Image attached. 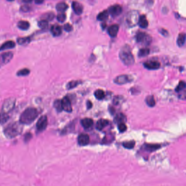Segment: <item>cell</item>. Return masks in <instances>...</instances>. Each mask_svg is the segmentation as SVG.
Returning <instances> with one entry per match:
<instances>
[{
	"mask_svg": "<svg viewBox=\"0 0 186 186\" xmlns=\"http://www.w3.org/2000/svg\"><path fill=\"white\" fill-rule=\"evenodd\" d=\"M38 116V112L34 108H28L22 113L20 117V122L22 124L32 123Z\"/></svg>",
	"mask_w": 186,
	"mask_h": 186,
	"instance_id": "6da1fadb",
	"label": "cell"
},
{
	"mask_svg": "<svg viewBox=\"0 0 186 186\" xmlns=\"http://www.w3.org/2000/svg\"><path fill=\"white\" fill-rule=\"evenodd\" d=\"M21 124V123L13 122L9 124L4 129V133L6 137L8 138H14L20 135L22 132V127Z\"/></svg>",
	"mask_w": 186,
	"mask_h": 186,
	"instance_id": "7a4b0ae2",
	"label": "cell"
},
{
	"mask_svg": "<svg viewBox=\"0 0 186 186\" xmlns=\"http://www.w3.org/2000/svg\"><path fill=\"white\" fill-rule=\"evenodd\" d=\"M119 57L125 65L131 66L134 62V58L128 47H124L119 53Z\"/></svg>",
	"mask_w": 186,
	"mask_h": 186,
	"instance_id": "3957f363",
	"label": "cell"
},
{
	"mask_svg": "<svg viewBox=\"0 0 186 186\" xmlns=\"http://www.w3.org/2000/svg\"><path fill=\"white\" fill-rule=\"evenodd\" d=\"M140 16L136 11H133L128 13L126 17V22L130 27H133L138 24Z\"/></svg>",
	"mask_w": 186,
	"mask_h": 186,
	"instance_id": "277c9868",
	"label": "cell"
},
{
	"mask_svg": "<svg viewBox=\"0 0 186 186\" xmlns=\"http://www.w3.org/2000/svg\"><path fill=\"white\" fill-rule=\"evenodd\" d=\"M137 41L145 45H148L152 41V38L149 34L144 32H139L137 33L136 36Z\"/></svg>",
	"mask_w": 186,
	"mask_h": 186,
	"instance_id": "5b68a950",
	"label": "cell"
},
{
	"mask_svg": "<svg viewBox=\"0 0 186 186\" xmlns=\"http://www.w3.org/2000/svg\"><path fill=\"white\" fill-rule=\"evenodd\" d=\"M15 104V99L14 98H9L6 100L2 106V112H5L7 113L11 112L14 108Z\"/></svg>",
	"mask_w": 186,
	"mask_h": 186,
	"instance_id": "8992f818",
	"label": "cell"
},
{
	"mask_svg": "<svg viewBox=\"0 0 186 186\" xmlns=\"http://www.w3.org/2000/svg\"><path fill=\"white\" fill-rule=\"evenodd\" d=\"M47 126V117L46 116H42L39 118L36 124L37 130L41 132L44 131Z\"/></svg>",
	"mask_w": 186,
	"mask_h": 186,
	"instance_id": "52a82bcc",
	"label": "cell"
},
{
	"mask_svg": "<svg viewBox=\"0 0 186 186\" xmlns=\"http://www.w3.org/2000/svg\"><path fill=\"white\" fill-rule=\"evenodd\" d=\"M108 11L109 12V14H110L113 17H116L121 13L123 11V8L120 5L116 4L110 7Z\"/></svg>",
	"mask_w": 186,
	"mask_h": 186,
	"instance_id": "ba28073f",
	"label": "cell"
},
{
	"mask_svg": "<svg viewBox=\"0 0 186 186\" xmlns=\"http://www.w3.org/2000/svg\"><path fill=\"white\" fill-rule=\"evenodd\" d=\"M145 67L150 70H155L160 68L161 66V64L159 62L155 60H151L145 62L144 63Z\"/></svg>",
	"mask_w": 186,
	"mask_h": 186,
	"instance_id": "9c48e42d",
	"label": "cell"
},
{
	"mask_svg": "<svg viewBox=\"0 0 186 186\" xmlns=\"http://www.w3.org/2000/svg\"><path fill=\"white\" fill-rule=\"evenodd\" d=\"M63 110L68 112H71L72 111L70 100L68 97H64L62 100Z\"/></svg>",
	"mask_w": 186,
	"mask_h": 186,
	"instance_id": "30bf717a",
	"label": "cell"
},
{
	"mask_svg": "<svg viewBox=\"0 0 186 186\" xmlns=\"http://www.w3.org/2000/svg\"><path fill=\"white\" fill-rule=\"evenodd\" d=\"M132 80L130 79V77L127 75H121L116 78L114 79V83L118 85H123L125 84L126 83H129Z\"/></svg>",
	"mask_w": 186,
	"mask_h": 186,
	"instance_id": "8fae6325",
	"label": "cell"
},
{
	"mask_svg": "<svg viewBox=\"0 0 186 186\" xmlns=\"http://www.w3.org/2000/svg\"><path fill=\"white\" fill-rule=\"evenodd\" d=\"M13 55L12 53H6L0 56V65H3L8 63L13 58Z\"/></svg>",
	"mask_w": 186,
	"mask_h": 186,
	"instance_id": "7c38bea8",
	"label": "cell"
},
{
	"mask_svg": "<svg viewBox=\"0 0 186 186\" xmlns=\"http://www.w3.org/2000/svg\"><path fill=\"white\" fill-rule=\"evenodd\" d=\"M89 137L86 134H81L78 137V142L81 146H86L89 143Z\"/></svg>",
	"mask_w": 186,
	"mask_h": 186,
	"instance_id": "4fadbf2b",
	"label": "cell"
},
{
	"mask_svg": "<svg viewBox=\"0 0 186 186\" xmlns=\"http://www.w3.org/2000/svg\"><path fill=\"white\" fill-rule=\"evenodd\" d=\"M72 9H73L74 11L76 14L80 15L82 13L83 10L82 5L81 4H79L78 2H76V1L73 2L72 4Z\"/></svg>",
	"mask_w": 186,
	"mask_h": 186,
	"instance_id": "5bb4252c",
	"label": "cell"
},
{
	"mask_svg": "<svg viewBox=\"0 0 186 186\" xmlns=\"http://www.w3.org/2000/svg\"><path fill=\"white\" fill-rule=\"evenodd\" d=\"M119 31V26L116 24L112 25L108 29V33L112 37H115L116 36Z\"/></svg>",
	"mask_w": 186,
	"mask_h": 186,
	"instance_id": "9a60e30c",
	"label": "cell"
},
{
	"mask_svg": "<svg viewBox=\"0 0 186 186\" xmlns=\"http://www.w3.org/2000/svg\"><path fill=\"white\" fill-rule=\"evenodd\" d=\"M15 44L12 41H6L2 46H0V51L12 49L15 47Z\"/></svg>",
	"mask_w": 186,
	"mask_h": 186,
	"instance_id": "2e32d148",
	"label": "cell"
},
{
	"mask_svg": "<svg viewBox=\"0 0 186 186\" xmlns=\"http://www.w3.org/2000/svg\"><path fill=\"white\" fill-rule=\"evenodd\" d=\"M51 33L54 35V36H60L62 34V28L59 25H53L51 27Z\"/></svg>",
	"mask_w": 186,
	"mask_h": 186,
	"instance_id": "e0dca14e",
	"label": "cell"
},
{
	"mask_svg": "<svg viewBox=\"0 0 186 186\" xmlns=\"http://www.w3.org/2000/svg\"><path fill=\"white\" fill-rule=\"evenodd\" d=\"M81 125L84 128H89L93 124V120L90 118H85L81 120Z\"/></svg>",
	"mask_w": 186,
	"mask_h": 186,
	"instance_id": "ac0fdd59",
	"label": "cell"
},
{
	"mask_svg": "<svg viewBox=\"0 0 186 186\" xmlns=\"http://www.w3.org/2000/svg\"><path fill=\"white\" fill-rule=\"evenodd\" d=\"M138 25L141 27L143 28V29L146 28L148 26V25H149L148 21L147 20L145 15H142L140 16L139 20L138 21Z\"/></svg>",
	"mask_w": 186,
	"mask_h": 186,
	"instance_id": "d6986e66",
	"label": "cell"
},
{
	"mask_svg": "<svg viewBox=\"0 0 186 186\" xmlns=\"http://www.w3.org/2000/svg\"><path fill=\"white\" fill-rule=\"evenodd\" d=\"M144 149L149 152H153L156 151L161 147V145L158 144H145L144 145Z\"/></svg>",
	"mask_w": 186,
	"mask_h": 186,
	"instance_id": "ffe728a7",
	"label": "cell"
},
{
	"mask_svg": "<svg viewBox=\"0 0 186 186\" xmlns=\"http://www.w3.org/2000/svg\"><path fill=\"white\" fill-rule=\"evenodd\" d=\"M109 124V121L105 119H100L99 120L96 124V128L100 131L102 130L103 128L106 127Z\"/></svg>",
	"mask_w": 186,
	"mask_h": 186,
	"instance_id": "44dd1931",
	"label": "cell"
},
{
	"mask_svg": "<svg viewBox=\"0 0 186 186\" xmlns=\"http://www.w3.org/2000/svg\"><path fill=\"white\" fill-rule=\"evenodd\" d=\"M186 34L185 33H180L178 39H177V44L179 46H183L186 42Z\"/></svg>",
	"mask_w": 186,
	"mask_h": 186,
	"instance_id": "7402d4cb",
	"label": "cell"
},
{
	"mask_svg": "<svg viewBox=\"0 0 186 186\" xmlns=\"http://www.w3.org/2000/svg\"><path fill=\"white\" fill-rule=\"evenodd\" d=\"M29 22L26 21H20L17 24V27L21 29L22 30H27L29 27Z\"/></svg>",
	"mask_w": 186,
	"mask_h": 186,
	"instance_id": "603a6c76",
	"label": "cell"
},
{
	"mask_svg": "<svg viewBox=\"0 0 186 186\" xmlns=\"http://www.w3.org/2000/svg\"><path fill=\"white\" fill-rule=\"evenodd\" d=\"M9 119L8 113L2 112H0V124H4L7 122Z\"/></svg>",
	"mask_w": 186,
	"mask_h": 186,
	"instance_id": "cb8c5ba5",
	"label": "cell"
},
{
	"mask_svg": "<svg viewBox=\"0 0 186 186\" xmlns=\"http://www.w3.org/2000/svg\"><path fill=\"white\" fill-rule=\"evenodd\" d=\"M109 15V12L108 11H103V12L100 13L97 17L98 20L103 21L106 20Z\"/></svg>",
	"mask_w": 186,
	"mask_h": 186,
	"instance_id": "d4e9b609",
	"label": "cell"
},
{
	"mask_svg": "<svg viewBox=\"0 0 186 186\" xmlns=\"http://www.w3.org/2000/svg\"><path fill=\"white\" fill-rule=\"evenodd\" d=\"M146 103L150 107H153L156 105V101L153 95H149L146 98Z\"/></svg>",
	"mask_w": 186,
	"mask_h": 186,
	"instance_id": "484cf974",
	"label": "cell"
},
{
	"mask_svg": "<svg viewBox=\"0 0 186 186\" xmlns=\"http://www.w3.org/2000/svg\"><path fill=\"white\" fill-rule=\"evenodd\" d=\"M68 8V4L64 2L59 3L56 6V9L61 12H63L65 11Z\"/></svg>",
	"mask_w": 186,
	"mask_h": 186,
	"instance_id": "4316f807",
	"label": "cell"
},
{
	"mask_svg": "<svg viewBox=\"0 0 186 186\" xmlns=\"http://www.w3.org/2000/svg\"><path fill=\"white\" fill-rule=\"evenodd\" d=\"M126 120V117L125 116L124 114L120 113L118 114L116 116L114 119V122L116 124H120L121 122H124Z\"/></svg>",
	"mask_w": 186,
	"mask_h": 186,
	"instance_id": "83f0119b",
	"label": "cell"
},
{
	"mask_svg": "<svg viewBox=\"0 0 186 186\" xmlns=\"http://www.w3.org/2000/svg\"><path fill=\"white\" fill-rule=\"evenodd\" d=\"M94 95L96 99L101 100L105 97V93L102 90H98L95 91Z\"/></svg>",
	"mask_w": 186,
	"mask_h": 186,
	"instance_id": "f1b7e54d",
	"label": "cell"
},
{
	"mask_svg": "<svg viewBox=\"0 0 186 186\" xmlns=\"http://www.w3.org/2000/svg\"><path fill=\"white\" fill-rule=\"evenodd\" d=\"M54 107L58 112H61L63 110L62 108V100H56L54 102Z\"/></svg>",
	"mask_w": 186,
	"mask_h": 186,
	"instance_id": "f546056e",
	"label": "cell"
},
{
	"mask_svg": "<svg viewBox=\"0 0 186 186\" xmlns=\"http://www.w3.org/2000/svg\"><path fill=\"white\" fill-rule=\"evenodd\" d=\"M150 53V50L148 48H143L139 50L138 53V56L140 58L146 56Z\"/></svg>",
	"mask_w": 186,
	"mask_h": 186,
	"instance_id": "4dcf8cb0",
	"label": "cell"
},
{
	"mask_svg": "<svg viewBox=\"0 0 186 186\" xmlns=\"http://www.w3.org/2000/svg\"><path fill=\"white\" fill-rule=\"evenodd\" d=\"M29 37H21L17 39V43L20 45H24L29 43L30 41Z\"/></svg>",
	"mask_w": 186,
	"mask_h": 186,
	"instance_id": "1f68e13d",
	"label": "cell"
},
{
	"mask_svg": "<svg viewBox=\"0 0 186 186\" xmlns=\"http://www.w3.org/2000/svg\"><path fill=\"white\" fill-rule=\"evenodd\" d=\"M80 83H81L80 81H77V80L76 81H71L68 84V85H66V88L69 90L73 88L74 87H76Z\"/></svg>",
	"mask_w": 186,
	"mask_h": 186,
	"instance_id": "d6a6232c",
	"label": "cell"
},
{
	"mask_svg": "<svg viewBox=\"0 0 186 186\" xmlns=\"http://www.w3.org/2000/svg\"><path fill=\"white\" fill-rule=\"evenodd\" d=\"M125 148L128 149H132L134 147L135 145V142L134 141H130L128 142H125L123 144Z\"/></svg>",
	"mask_w": 186,
	"mask_h": 186,
	"instance_id": "836d02e7",
	"label": "cell"
},
{
	"mask_svg": "<svg viewBox=\"0 0 186 186\" xmlns=\"http://www.w3.org/2000/svg\"><path fill=\"white\" fill-rule=\"evenodd\" d=\"M38 26L42 29H45L48 27V21L45 19H42L38 22Z\"/></svg>",
	"mask_w": 186,
	"mask_h": 186,
	"instance_id": "e575fe53",
	"label": "cell"
},
{
	"mask_svg": "<svg viewBox=\"0 0 186 186\" xmlns=\"http://www.w3.org/2000/svg\"><path fill=\"white\" fill-rule=\"evenodd\" d=\"M186 87V83L183 81H181L178 85V86L176 88L175 90L176 92H180V91H181L185 89Z\"/></svg>",
	"mask_w": 186,
	"mask_h": 186,
	"instance_id": "d590c367",
	"label": "cell"
},
{
	"mask_svg": "<svg viewBox=\"0 0 186 186\" xmlns=\"http://www.w3.org/2000/svg\"><path fill=\"white\" fill-rule=\"evenodd\" d=\"M29 73H30V70L29 69L25 68L17 72V75L18 76H27L29 74Z\"/></svg>",
	"mask_w": 186,
	"mask_h": 186,
	"instance_id": "8d00e7d4",
	"label": "cell"
},
{
	"mask_svg": "<svg viewBox=\"0 0 186 186\" xmlns=\"http://www.w3.org/2000/svg\"><path fill=\"white\" fill-rule=\"evenodd\" d=\"M66 15L63 12L58 14L57 17V20L58 21H59V22H64V21L65 20H66Z\"/></svg>",
	"mask_w": 186,
	"mask_h": 186,
	"instance_id": "74e56055",
	"label": "cell"
},
{
	"mask_svg": "<svg viewBox=\"0 0 186 186\" xmlns=\"http://www.w3.org/2000/svg\"><path fill=\"white\" fill-rule=\"evenodd\" d=\"M118 129H119V131H120V132L123 133L127 130V126L126 124H124V122H121L119 124Z\"/></svg>",
	"mask_w": 186,
	"mask_h": 186,
	"instance_id": "f35d334b",
	"label": "cell"
},
{
	"mask_svg": "<svg viewBox=\"0 0 186 186\" xmlns=\"http://www.w3.org/2000/svg\"><path fill=\"white\" fill-rule=\"evenodd\" d=\"M54 17V14L52 13H50V14H46L44 16V19L45 20H52Z\"/></svg>",
	"mask_w": 186,
	"mask_h": 186,
	"instance_id": "ab89813d",
	"label": "cell"
},
{
	"mask_svg": "<svg viewBox=\"0 0 186 186\" xmlns=\"http://www.w3.org/2000/svg\"><path fill=\"white\" fill-rule=\"evenodd\" d=\"M64 29H65L67 32H70L72 29V27L70 24H66L64 26Z\"/></svg>",
	"mask_w": 186,
	"mask_h": 186,
	"instance_id": "60d3db41",
	"label": "cell"
},
{
	"mask_svg": "<svg viewBox=\"0 0 186 186\" xmlns=\"http://www.w3.org/2000/svg\"><path fill=\"white\" fill-rule=\"evenodd\" d=\"M32 134L31 133H27L25 135V141L26 142H27L32 138Z\"/></svg>",
	"mask_w": 186,
	"mask_h": 186,
	"instance_id": "b9f144b4",
	"label": "cell"
},
{
	"mask_svg": "<svg viewBox=\"0 0 186 186\" xmlns=\"http://www.w3.org/2000/svg\"><path fill=\"white\" fill-rule=\"evenodd\" d=\"M160 32L162 34H163L164 36H167L168 35V32L166 30H165V29H162L160 30Z\"/></svg>",
	"mask_w": 186,
	"mask_h": 186,
	"instance_id": "7bdbcfd3",
	"label": "cell"
},
{
	"mask_svg": "<svg viewBox=\"0 0 186 186\" xmlns=\"http://www.w3.org/2000/svg\"><path fill=\"white\" fill-rule=\"evenodd\" d=\"M87 108L88 109H91L93 106V104L91 101H88L87 103Z\"/></svg>",
	"mask_w": 186,
	"mask_h": 186,
	"instance_id": "ee69618b",
	"label": "cell"
},
{
	"mask_svg": "<svg viewBox=\"0 0 186 186\" xmlns=\"http://www.w3.org/2000/svg\"><path fill=\"white\" fill-rule=\"evenodd\" d=\"M21 9H22V11H24V12H27V11H28L29 10V7H27V6H23V7H22V8H21Z\"/></svg>",
	"mask_w": 186,
	"mask_h": 186,
	"instance_id": "f6af8a7d",
	"label": "cell"
},
{
	"mask_svg": "<svg viewBox=\"0 0 186 186\" xmlns=\"http://www.w3.org/2000/svg\"><path fill=\"white\" fill-rule=\"evenodd\" d=\"M44 1V0H35L36 3L37 4H41L42 3H43Z\"/></svg>",
	"mask_w": 186,
	"mask_h": 186,
	"instance_id": "bcb514c9",
	"label": "cell"
},
{
	"mask_svg": "<svg viewBox=\"0 0 186 186\" xmlns=\"http://www.w3.org/2000/svg\"><path fill=\"white\" fill-rule=\"evenodd\" d=\"M32 1H33V0H22V1H23L24 2H25V3H27V4H28V3H30V2H32Z\"/></svg>",
	"mask_w": 186,
	"mask_h": 186,
	"instance_id": "7dc6e473",
	"label": "cell"
},
{
	"mask_svg": "<svg viewBox=\"0 0 186 186\" xmlns=\"http://www.w3.org/2000/svg\"><path fill=\"white\" fill-rule=\"evenodd\" d=\"M7 1H13L14 0H7Z\"/></svg>",
	"mask_w": 186,
	"mask_h": 186,
	"instance_id": "c3c4849f",
	"label": "cell"
}]
</instances>
